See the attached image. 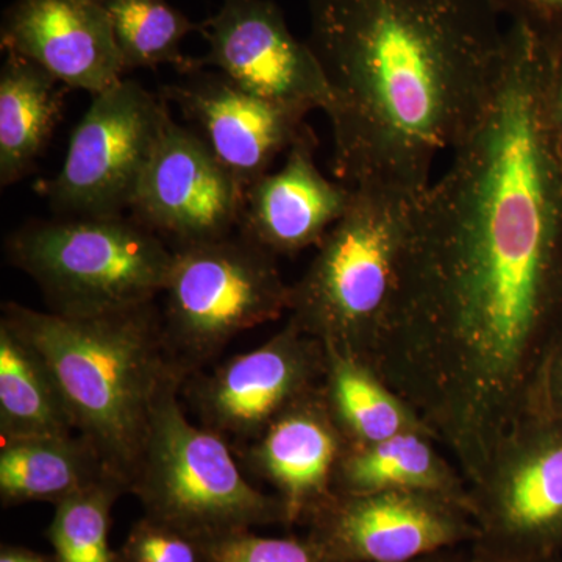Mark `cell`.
Wrapping results in <instances>:
<instances>
[{"mask_svg":"<svg viewBox=\"0 0 562 562\" xmlns=\"http://www.w3.org/2000/svg\"><path fill=\"white\" fill-rule=\"evenodd\" d=\"M187 380L173 373L151 406L128 490L144 517L205 543L266 525L288 527L283 503L244 476L228 442L188 419L179 401Z\"/></svg>","mask_w":562,"mask_h":562,"instance_id":"5b68a950","label":"cell"},{"mask_svg":"<svg viewBox=\"0 0 562 562\" xmlns=\"http://www.w3.org/2000/svg\"><path fill=\"white\" fill-rule=\"evenodd\" d=\"M316 147L310 127L279 171L266 173L246 192L239 231L273 257L319 246L353 202V188L327 179L317 168Z\"/></svg>","mask_w":562,"mask_h":562,"instance_id":"2e32d148","label":"cell"},{"mask_svg":"<svg viewBox=\"0 0 562 562\" xmlns=\"http://www.w3.org/2000/svg\"><path fill=\"white\" fill-rule=\"evenodd\" d=\"M498 14L562 52V0H490Z\"/></svg>","mask_w":562,"mask_h":562,"instance_id":"4316f807","label":"cell"},{"mask_svg":"<svg viewBox=\"0 0 562 562\" xmlns=\"http://www.w3.org/2000/svg\"><path fill=\"white\" fill-rule=\"evenodd\" d=\"M125 484L105 475L55 505L47 538L55 562H120L110 546L111 512Z\"/></svg>","mask_w":562,"mask_h":562,"instance_id":"cb8c5ba5","label":"cell"},{"mask_svg":"<svg viewBox=\"0 0 562 562\" xmlns=\"http://www.w3.org/2000/svg\"><path fill=\"white\" fill-rule=\"evenodd\" d=\"M472 543L457 549L443 550V552L430 554V557L420 558V560L412 562H465L469 552H471Z\"/></svg>","mask_w":562,"mask_h":562,"instance_id":"f546056e","label":"cell"},{"mask_svg":"<svg viewBox=\"0 0 562 562\" xmlns=\"http://www.w3.org/2000/svg\"><path fill=\"white\" fill-rule=\"evenodd\" d=\"M308 9L336 180L417 198L497 88L501 14L490 0H308Z\"/></svg>","mask_w":562,"mask_h":562,"instance_id":"7a4b0ae2","label":"cell"},{"mask_svg":"<svg viewBox=\"0 0 562 562\" xmlns=\"http://www.w3.org/2000/svg\"><path fill=\"white\" fill-rule=\"evenodd\" d=\"M168 101L132 80L92 95L60 172L41 184L58 216H116L133 199L171 120Z\"/></svg>","mask_w":562,"mask_h":562,"instance_id":"ba28073f","label":"cell"},{"mask_svg":"<svg viewBox=\"0 0 562 562\" xmlns=\"http://www.w3.org/2000/svg\"><path fill=\"white\" fill-rule=\"evenodd\" d=\"M436 443L428 432L406 431L369 446L347 447L336 471L335 494L431 492L472 508L468 483Z\"/></svg>","mask_w":562,"mask_h":562,"instance_id":"ac0fdd59","label":"cell"},{"mask_svg":"<svg viewBox=\"0 0 562 562\" xmlns=\"http://www.w3.org/2000/svg\"><path fill=\"white\" fill-rule=\"evenodd\" d=\"M0 562H55V560L22 547L3 546L0 550Z\"/></svg>","mask_w":562,"mask_h":562,"instance_id":"f1b7e54d","label":"cell"},{"mask_svg":"<svg viewBox=\"0 0 562 562\" xmlns=\"http://www.w3.org/2000/svg\"><path fill=\"white\" fill-rule=\"evenodd\" d=\"M162 88L191 131L246 190L308 131L306 114L244 90L221 72L198 69Z\"/></svg>","mask_w":562,"mask_h":562,"instance_id":"5bb4252c","label":"cell"},{"mask_svg":"<svg viewBox=\"0 0 562 562\" xmlns=\"http://www.w3.org/2000/svg\"><path fill=\"white\" fill-rule=\"evenodd\" d=\"M246 192L201 136L171 117L140 179L132 217L172 249L214 241L239 228Z\"/></svg>","mask_w":562,"mask_h":562,"instance_id":"4fadbf2b","label":"cell"},{"mask_svg":"<svg viewBox=\"0 0 562 562\" xmlns=\"http://www.w3.org/2000/svg\"><path fill=\"white\" fill-rule=\"evenodd\" d=\"M554 391H557V395H560V397L562 398V362L560 375H557V387H554Z\"/></svg>","mask_w":562,"mask_h":562,"instance_id":"1f68e13d","label":"cell"},{"mask_svg":"<svg viewBox=\"0 0 562 562\" xmlns=\"http://www.w3.org/2000/svg\"><path fill=\"white\" fill-rule=\"evenodd\" d=\"M347 446L322 386L246 446V461L273 486L286 512L288 527H292L308 522L331 501Z\"/></svg>","mask_w":562,"mask_h":562,"instance_id":"e0dca14e","label":"cell"},{"mask_svg":"<svg viewBox=\"0 0 562 562\" xmlns=\"http://www.w3.org/2000/svg\"><path fill=\"white\" fill-rule=\"evenodd\" d=\"M416 198L358 188L341 221L291 286L290 319L325 347L368 364L397 303Z\"/></svg>","mask_w":562,"mask_h":562,"instance_id":"277c9868","label":"cell"},{"mask_svg":"<svg viewBox=\"0 0 562 562\" xmlns=\"http://www.w3.org/2000/svg\"><path fill=\"white\" fill-rule=\"evenodd\" d=\"M161 313L166 347L190 379L241 333L290 312L277 257L246 236L173 249Z\"/></svg>","mask_w":562,"mask_h":562,"instance_id":"52a82bcc","label":"cell"},{"mask_svg":"<svg viewBox=\"0 0 562 562\" xmlns=\"http://www.w3.org/2000/svg\"><path fill=\"white\" fill-rule=\"evenodd\" d=\"M547 425L538 413L525 417L469 490L475 542L547 557L562 538V430Z\"/></svg>","mask_w":562,"mask_h":562,"instance_id":"8fae6325","label":"cell"},{"mask_svg":"<svg viewBox=\"0 0 562 562\" xmlns=\"http://www.w3.org/2000/svg\"><path fill=\"white\" fill-rule=\"evenodd\" d=\"M2 322L38 351L77 435L131 490L155 398L169 376L183 373L166 347L155 303L99 316L5 303Z\"/></svg>","mask_w":562,"mask_h":562,"instance_id":"3957f363","label":"cell"},{"mask_svg":"<svg viewBox=\"0 0 562 562\" xmlns=\"http://www.w3.org/2000/svg\"><path fill=\"white\" fill-rule=\"evenodd\" d=\"M465 562H547V557L508 552V550L494 549V547L473 542Z\"/></svg>","mask_w":562,"mask_h":562,"instance_id":"83f0119b","label":"cell"},{"mask_svg":"<svg viewBox=\"0 0 562 562\" xmlns=\"http://www.w3.org/2000/svg\"><path fill=\"white\" fill-rule=\"evenodd\" d=\"M327 353L316 338L288 321L283 330L209 375L184 382L203 427L225 441L249 443L288 409L321 390Z\"/></svg>","mask_w":562,"mask_h":562,"instance_id":"9c48e42d","label":"cell"},{"mask_svg":"<svg viewBox=\"0 0 562 562\" xmlns=\"http://www.w3.org/2000/svg\"><path fill=\"white\" fill-rule=\"evenodd\" d=\"M0 43L69 90L95 95L124 80V63L101 0H16L5 13Z\"/></svg>","mask_w":562,"mask_h":562,"instance_id":"9a60e30c","label":"cell"},{"mask_svg":"<svg viewBox=\"0 0 562 562\" xmlns=\"http://www.w3.org/2000/svg\"><path fill=\"white\" fill-rule=\"evenodd\" d=\"M5 249L38 284L50 312L65 316L155 303L173 260L165 239L124 214L32 222L10 235Z\"/></svg>","mask_w":562,"mask_h":562,"instance_id":"8992f818","label":"cell"},{"mask_svg":"<svg viewBox=\"0 0 562 562\" xmlns=\"http://www.w3.org/2000/svg\"><path fill=\"white\" fill-rule=\"evenodd\" d=\"M306 525L336 562H412L480 536L468 503L420 491L335 494Z\"/></svg>","mask_w":562,"mask_h":562,"instance_id":"30bf717a","label":"cell"},{"mask_svg":"<svg viewBox=\"0 0 562 562\" xmlns=\"http://www.w3.org/2000/svg\"><path fill=\"white\" fill-rule=\"evenodd\" d=\"M121 562V561H120Z\"/></svg>","mask_w":562,"mask_h":562,"instance_id":"d6a6232c","label":"cell"},{"mask_svg":"<svg viewBox=\"0 0 562 562\" xmlns=\"http://www.w3.org/2000/svg\"><path fill=\"white\" fill-rule=\"evenodd\" d=\"M209 44L192 70L214 68L244 90L308 116L330 103L324 69L308 43L292 35L272 0H222L199 24Z\"/></svg>","mask_w":562,"mask_h":562,"instance_id":"7c38bea8","label":"cell"},{"mask_svg":"<svg viewBox=\"0 0 562 562\" xmlns=\"http://www.w3.org/2000/svg\"><path fill=\"white\" fill-rule=\"evenodd\" d=\"M325 395L347 447L369 446L406 431L428 432L368 364L336 350L325 349Z\"/></svg>","mask_w":562,"mask_h":562,"instance_id":"7402d4cb","label":"cell"},{"mask_svg":"<svg viewBox=\"0 0 562 562\" xmlns=\"http://www.w3.org/2000/svg\"><path fill=\"white\" fill-rule=\"evenodd\" d=\"M206 562H336L312 536L255 535L236 532L205 543Z\"/></svg>","mask_w":562,"mask_h":562,"instance_id":"d4e9b609","label":"cell"},{"mask_svg":"<svg viewBox=\"0 0 562 562\" xmlns=\"http://www.w3.org/2000/svg\"><path fill=\"white\" fill-rule=\"evenodd\" d=\"M50 369L31 344L0 321V436L3 441L76 436Z\"/></svg>","mask_w":562,"mask_h":562,"instance_id":"ffe728a7","label":"cell"},{"mask_svg":"<svg viewBox=\"0 0 562 562\" xmlns=\"http://www.w3.org/2000/svg\"><path fill=\"white\" fill-rule=\"evenodd\" d=\"M121 562H206L205 542L143 517L133 525Z\"/></svg>","mask_w":562,"mask_h":562,"instance_id":"484cf974","label":"cell"},{"mask_svg":"<svg viewBox=\"0 0 562 562\" xmlns=\"http://www.w3.org/2000/svg\"><path fill=\"white\" fill-rule=\"evenodd\" d=\"M554 113H557L558 125L562 136V65L558 72L557 85H554Z\"/></svg>","mask_w":562,"mask_h":562,"instance_id":"4dcf8cb0","label":"cell"},{"mask_svg":"<svg viewBox=\"0 0 562 562\" xmlns=\"http://www.w3.org/2000/svg\"><path fill=\"white\" fill-rule=\"evenodd\" d=\"M68 88L21 55L7 52L0 70V184L32 171L60 121Z\"/></svg>","mask_w":562,"mask_h":562,"instance_id":"d6986e66","label":"cell"},{"mask_svg":"<svg viewBox=\"0 0 562 562\" xmlns=\"http://www.w3.org/2000/svg\"><path fill=\"white\" fill-rule=\"evenodd\" d=\"M562 52L506 29L497 88L449 169L413 202L397 303L369 368L472 487L538 412L562 308Z\"/></svg>","mask_w":562,"mask_h":562,"instance_id":"6da1fadb","label":"cell"},{"mask_svg":"<svg viewBox=\"0 0 562 562\" xmlns=\"http://www.w3.org/2000/svg\"><path fill=\"white\" fill-rule=\"evenodd\" d=\"M109 13L125 70L172 65L183 74L194 58L184 57L181 43L199 24L168 0H101Z\"/></svg>","mask_w":562,"mask_h":562,"instance_id":"603a6c76","label":"cell"},{"mask_svg":"<svg viewBox=\"0 0 562 562\" xmlns=\"http://www.w3.org/2000/svg\"><path fill=\"white\" fill-rule=\"evenodd\" d=\"M105 475L111 473L90 443L79 435L14 439L3 441L0 449V497L3 505L27 502L57 505Z\"/></svg>","mask_w":562,"mask_h":562,"instance_id":"44dd1931","label":"cell"}]
</instances>
